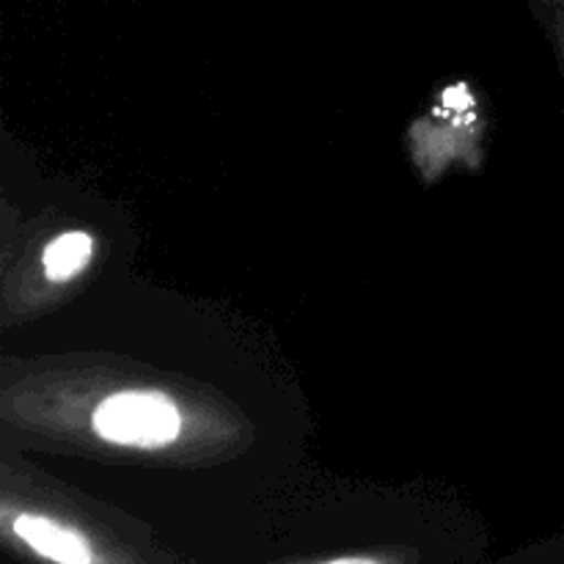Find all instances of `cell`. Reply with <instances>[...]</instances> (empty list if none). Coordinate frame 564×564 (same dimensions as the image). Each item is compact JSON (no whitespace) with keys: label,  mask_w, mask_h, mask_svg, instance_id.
<instances>
[{"label":"cell","mask_w":564,"mask_h":564,"mask_svg":"<svg viewBox=\"0 0 564 564\" xmlns=\"http://www.w3.org/2000/svg\"><path fill=\"white\" fill-rule=\"evenodd\" d=\"M99 438L135 449H158L176 441L182 416L174 402L158 391H119L94 411Z\"/></svg>","instance_id":"1"},{"label":"cell","mask_w":564,"mask_h":564,"mask_svg":"<svg viewBox=\"0 0 564 564\" xmlns=\"http://www.w3.org/2000/svg\"><path fill=\"white\" fill-rule=\"evenodd\" d=\"M325 564H380L378 560H367V556H347V560H334Z\"/></svg>","instance_id":"4"},{"label":"cell","mask_w":564,"mask_h":564,"mask_svg":"<svg viewBox=\"0 0 564 564\" xmlns=\"http://www.w3.org/2000/svg\"><path fill=\"white\" fill-rule=\"evenodd\" d=\"M9 529L20 543H25L42 560L53 564H94V551L88 540L53 518L20 512V516L9 518Z\"/></svg>","instance_id":"2"},{"label":"cell","mask_w":564,"mask_h":564,"mask_svg":"<svg viewBox=\"0 0 564 564\" xmlns=\"http://www.w3.org/2000/svg\"><path fill=\"white\" fill-rule=\"evenodd\" d=\"M94 240L86 231H66L44 248V273L50 281H69L91 262Z\"/></svg>","instance_id":"3"}]
</instances>
